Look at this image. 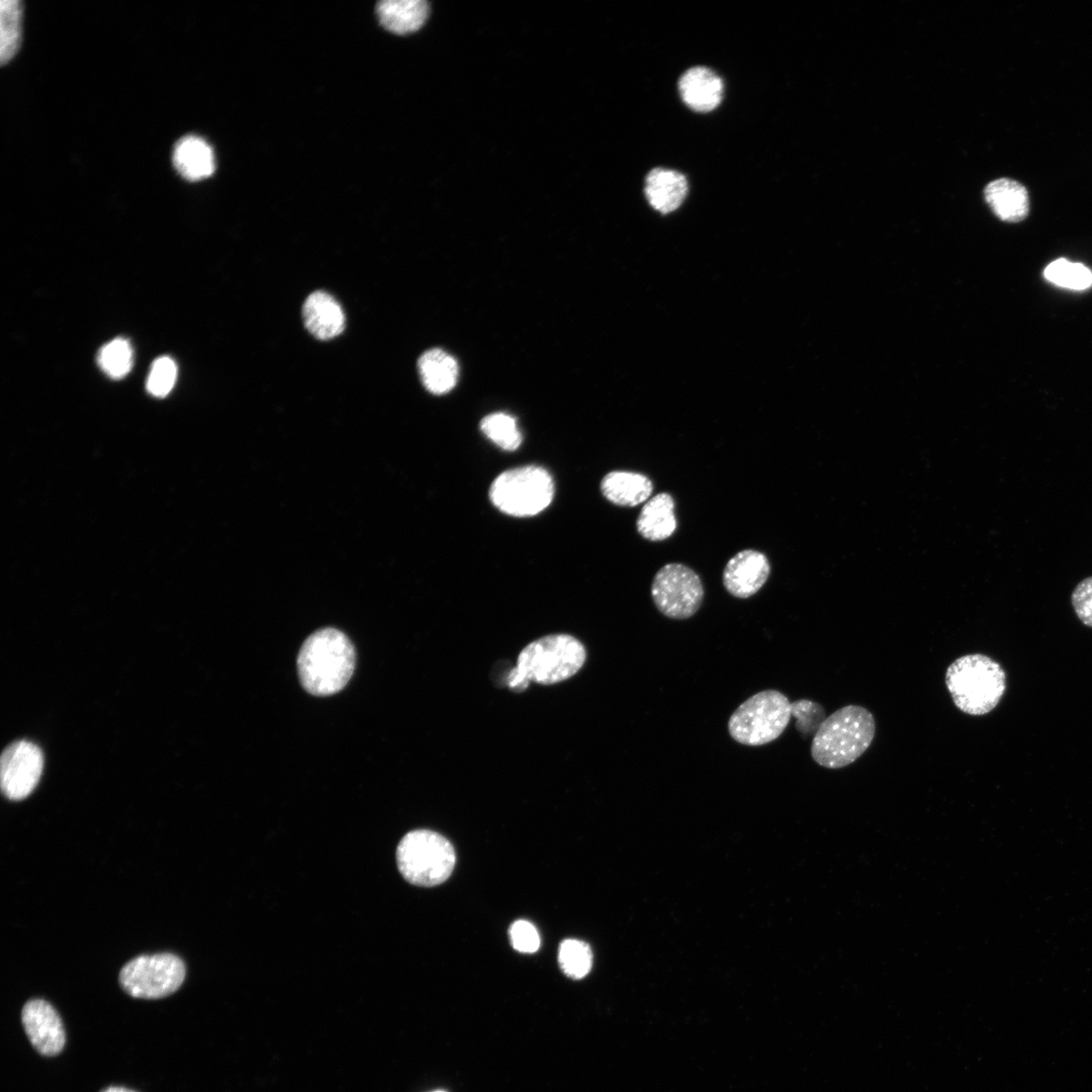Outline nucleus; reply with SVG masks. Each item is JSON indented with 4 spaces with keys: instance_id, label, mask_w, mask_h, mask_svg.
Returning <instances> with one entry per match:
<instances>
[{
    "instance_id": "nucleus-1",
    "label": "nucleus",
    "mask_w": 1092,
    "mask_h": 1092,
    "mask_svg": "<svg viewBox=\"0 0 1092 1092\" xmlns=\"http://www.w3.org/2000/svg\"><path fill=\"white\" fill-rule=\"evenodd\" d=\"M355 649L341 631L325 628L309 635L298 656L297 669L304 690L313 696H329L341 691L355 668Z\"/></svg>"
},
{
    "instance_id": "nucleus-2",
    "label": "nucleus",
    "mask_w": 1092,
    "mask_h": 1092,
    "mask_svg": "<svg viewBox=\"0 0 1092 1092\" xmlns=\"http://www.w3.org/2000/svg\"><path fill=\"white\" fill-rule=\"evenodd\" d=\"M585 658V649L576 638L567 634L544 636L520 652L507 678L508 687L522 692L530 681L553 685L565 680L582 667Z\"/></svg>"
},
{
    "instance_id": "nucleus-3",
    "label": "nucleus",
    "mask_w": 1092,
    "mask_h": 1092,
    "mask_svg": "<svg viewBox=\"0 0 1092 1092\" xmlns=\"http://www.w3.org/2000/svg\"><path fill=\"white\" fill-rule=\"evenodd\" d=\"M872 713L858 705L844 706L822 722L811 744L812 758L827 768L856 760L871 745L876 731Z\"/></svg>"
},
{
    "instance_id": "nucleus-4",
    "label": "nucleus",
    "mask_w": 1092,
    "mask_h": 1092,
    "mask_svg": "<svg viewBox=\"0 0 1092 1092\" xmlns=\"http://www.w3.org/2000/svg\"><path fill=\"white\" fill-rule=\"evenodd\" d=\"M945 685L953 704L962 712L981 716L991 712L1002 699L1006 674L1001 665L984 654H967L947 667Z\"/></svg>"
},
{
    "instance_id": "nucleus-5",
    "label": "nucleus",
    "mask_w": 1092,
    "mask_h": 1092,
    "mask_svg": "<svg viewBox=\"0 0 1092 1092\" xmlns=\"http://www.w3.org/2000/svg\"><path fill=\"white\" fill-rule=\"evenodd\" d=\"M396 862L402 877L420 887L445 882L453 872L456 854L450 841L428 829L406 833L396 848Z\"/></svg>"
},
{
    "instance_id": "nucleus-6",
    "label": "nucleus",
    "mask_w": 1092,
    "mask_h": 1092,
    "mask_svg": "<svg viewBox=\"0 0 1092 1092\" xmlns=\"http://www.w3.org/2000/svg\"><path fill=\"white\" fill-rule=\"evenodd\" d=\"M792 717V703L777 690L758 692L730 716L728 731L738 743L758 746L776 740Z\"/></svg>"
},
{
    "instance_id": "nucleus-7",
    "label": "nucleus",
    "mask_w": 1092,
    "mask_h": 1092,
    "mask_svg": "<svg viewBox=\"0 0 1092 1092\" xmlns=\"http://www.w3.org/2000/svg\"><path fill=\"white\" fill-rule=\"evenodd\" d=\"M551 475L542 467L530 465L507 470L489 489L492 504L515 517H530L546 509L553 497Z\"/></svg>"
},
{
    "instance_id": "nucleus-8",
    "label": "nucleus",
    "mask_w": 1092,
    "mask_h": 1092,
    "mask_svg": "<svg viewBox=\"0 0 1092 1092\" xmlns=\"http://www.w3.org/2000/svg\"><path fill=\"white\" fill-rule=\"evenodd\" d=\"M185 978V966L172 953L140 956L120 971L119 983L131 997L158 999L174 993Z\"/></svg>"
},
{
    "instance_id": "nucleus-9",
    "label": "nucleus",
    "mask_w": 1092,
    "mask_h": 1092,
    "mask_svg": "<svg viewBox=\"0 0 1092 1092\" xmlns=\"http://www.w3.org/2000/svg\"><path fill=\"white\" fill-rule=\"evenodd\" d=\"M651 597L661 614L682 620L700 609L704 587L700 576L692 568L680 563H668L654 575Z\"/></svg>"
},
{
    "instance_id": "nucleus-10",
    "label": "nucleus",
    "mask_w": 1092,
    "mask_h": 1092,
    "mask_svg": "<svg viewBox=\"0 0 1092 1092\" xmlns=\"http://www.w3.org/2000/svg\"><path fill=\"white\" fill-rule=\"evenodd\" d=\"M42 767L43 755L38 746L27 740L11 743L1 755L3 794L14 801L26 798L36 787Z\"/></svg>"
},
{
    "instance_id": "nucleus-11",
    "label": "nucleus",
    "mask_w": 1092,
    "mask_h": 1092,
    "mask_svg": "<svg viewBox=\"0 0 1092 1092\" xmlns=\"http://www.w3.org/2000/svg\"><path fill=\"white\" fill-rule=\"evenodd\" d=\"M25 1033L32 1046L43 1056H56L65 1045V1031L55 1008L44 1000L28 1001L21 1013Z\"/></svg>"
},
{
    "instance_id": "nucleus-12",
    "label": "nucleus",
    "mask_w": 1092,
    "mask_h": 1092,
    "mask_svg": "<svg viewBox=\"0 0 1092 1092\" xmlns=\"http://www.w3.org/2000/svg\"><path fill=\"white\" fill-rule=\"evenodd\" d=\"M770 565L767 557L753 549L736 553L727 562L722 575L726 590L739 599L756 594L768 578Z\"/></svg>"
},
{
    "instance_id": "nucleus-13",
    "label": "nucleus",
    "mask_w": 1092,
    "mask_h": 1092,
    "mask_svg": "<svg viewBox=\"0 0 1092 1092\" xmlns=\"http://www.w3.org/2000/svg\"><path fill=\"white\" fill-rule=\"evenodd\" d=\"M682 101L693 110L709 112L715 109L723 96L721 78L706 67H694L686 71L678 81Z\"/></svg>"
},
{
    "instance_id": "nucleus-14",
    "label": "nucleus",
    "mask_w": 1092,
    "mask_h": 1092,
    "mask_svg": "<svg viewBox=\"0 0 1092 1092\" xmlns=\"http://www.w3.org/2000/svg\"><path fill=\"white\" fill-rule=\"evenodd\" d=\"M302 318L307 331L316 339L330 340L345 328V314L339 302L325 291H314L302 305Z\"/></svg>"
},
{
    "instance_id": "nucleus-15",
    "label": "nucleus",
    "mask_w": 1092,
    "mask_h": 1092,
    "mask_svg": "<svg viewBox=\"0 0 1092 1092\" xmlns=\"http://www.w3.org/2000/svg\"><path fill=\"white\" fill-rule=\"evenodd\" d=\"M984 196L993 212L1004 221L1018 222L1028 214L1027 190L1015 180L1000 178L991 181L985 187Z\"/></svg>"
},
{
    "instance_id": "nucleus-16",
    "label": "nucleus",
    "mask_w": 1092,
    "mask_h": 1092,
    "mask_svg": "<svg viewBox=\"0 0 1092 1092\" xmlns=\"http://www.w3.org/2000/svg\"><path fill=\"white\" fill-rule=\"evenodd\" d=\"M644 192L649 204L666 214L678 208L685 200L688 181L677 171L655 168L646 176Z\"/></svg>"
},
{
    "instance_id": "nucleus-17",
    "label": "nucleus",
    "mask_w": 1092,
    "mask_h": 1092,
    "mask_svg": "<svg viewBox=\"0 0 1092 1092\" xmlns=\"http://www.w3.org/2000/svg\"><path fill=\"white\" fill-rule=\"evenodd\" d=\"M172 159L178 173L190 181L207 178L215 170L211 147L197 135H186L180 139L174 147Z\"/></svg>"
},
{
    "instance_id": "nucleus-18",
    "label": "nucleus",
    "mask_w": 1092,
    "mask_h": 1092,
    "mask_svg": "<svg viewBox=\"0 0 1092 1092\" xmlns=\"http://www.w3.org/2000/svg\"><path fill=\"white\" fill-rule=\"evenodd\" d=\"M638 533L649 541H663L676 529L674 500L667 492H659L646 502L636 521Z\"/></svg>"
},
{
    "instance_id": "nucleus-19",
    "label": "nucleus",
    "mask_w": 1092,
    "mask_h": 1092,
    "mask_svg": "<svg viewBox=\"0 0 1092 1092\" xmlns=\"http://www.w3.org/2000/svg\"><path fill=\"white\" fill-rule=\"evenodd\" d=\"M601 490L607 499L617 506L636 507L650 496L653 484L644 474L617 470L604 476Z\"/></svg>"
},
{
    "instance_id": "nucleus-20",
    "label": "nucleus",
    "mask_w": 1092,
    "mask_h": 1092,
    "mask_svg": "<svg viewBox=\"0 0 1092 1092\" xmlns=\"http://www.w3.org/2000/svg\"><path fill=\"white\" fill-rule=\"evenodd\" d=\"M376 12L387 30L406 34L417 31L426 22L429 4L424 0H385L378 3Z\"/></svg>"
},
{
    "instance_id": "nucleus-21",
    "label": "nucleus",
    "mask_w": 1092,
    "mask_h": 1092,
    "mask_svg": "<svg viewBox=\"0 0 1092 1092\" xmlns=\"http://www.w3.org/2000/svg\"><path fill=\"white\" fill-rule=\"evenodd\" d=\"M418 367L424 386L434 394L447 393L457 382L458 364L442 349L435 348L423 353Z\"/></svg>"
},
{
    "instance_id": "nucleus-22",
    "label": "nucleus",
    "mask_w": 1092,
    "mask_h": 1092,
    "mask_svg": "<svg viewBox=\"0 0 1092 1092\" xmlns=\"http://www.w3.org/2000/svg\"><path fill=\"white\" fill-rule=\"evenodd\" d=\"M22 3L19 0L0 2V61L9 62L21 42Z\"/></svg>"
},
{
    "instance_id": "nucleus-23",
    "label": "nucleus",
    "mask_w": 1092,
    "mask_h": 1092,
    "mask_svg": "<svg viewBox=\"0 0 1092 1092\" xmlns=\"http://www.w3.org/2000/svg\"><path fill=\"white\" fill-rule=\"evenodd\" d=\"M482 433L496 446L506 451L516 450L522 443V434L516 419L505 413H493L480 422Z\"/></svg>"
},
{
    "instance_id": "nucleus-24",
    "label": "nucleus",
    "mask_w": 1092,
    "mask_h": 1092,
    "mask_svg": "<svg viewBox=\"0 0 1092 1092\" xmlns=\"http://www.w3.org/2000/svg\"><path fill=\"white\" fill-rule=\"evenodd\" d=\"M1044 278L1064 288L1084 290L1092 285V272L1081 263L1070 262L1064 258L1049 264L1043 271Z\"/></svg>"
},
{
    "instance_id": "nucleus-25",
    "label": "nucleus",
    "mask_w": 1092,
    "mask_h": 1092,
    "mask_svg": "<svg viewBox=\"0 0 1092 1092\" xmlns=\"http://www.w3.org/2000/svg\"><path fill=\"white\" fill-rule=\"evenodd\" d=\"M132 358V349L129 342L117 338L100 349L97 361L106 375L112 379H120L130 371Z\"/></svg>"
},
{
    "instance_id": "nucleus-26",
    "label": "nucleus",
    "mask_w": 1092,
    "mask_h": 1092,
    "mask_svg": "<svg viewBox=\"0 0 1092 1092\" xmlns=\"http://www.w3.org/2000/svg\"><path fill=\"white\" fill-rule=\"evenodd\" d=\"M558 963L563 973L572 979H581L590 971L593 952L587 943L578 939H565L558 951Z\"/></svg>"
},
{
    "instance_id": "nucleus-27",
    "label": "nucleus",
    "mask_w": 1092,
    "mask_h": 1092,
    "mask_svg": "<svg viewBox=\"0 0 1092 1092\" xmlns=\"http://www.w3.org/2000/svg\"><path fill=\"white\" fill-rule=\"evenodd\" d=\"M177 377L176 363L170 357H159L152 364L148 380V391L157 397L166 396L173 388Z\"/></svg>"
},
{
    "instance_id": "nucleus-28",
    "label": "nucleus",
    "mask_w": 1092,
    "mask_h": 1092,
    "mask_svg": "<svg viewBox=\"0 0 1092 1092\" xmlns=\"http://www.w3.org/2000/svg\"><path fill=\"white\" fill-rule=\"evenodd\" d=\"M823 714L822 707L812 701L798 700L792 703V716L797 719L796 728L802 734L816 733L825 720Z\"/></svg>"
},
{
    "instance_id": "nucleus-29",
    "label": "nucleus",
    "mask_w": 1092,
    "mask_h": 1092,
    "mask_svg": "<svg viewBox=\"0 0 1092 1092\" xmlns=\"http://www.w3.org/2000/svg\"><path fill=\"white\" fill-rule=\"evenodd\" d=\"M510 938L513 947L525 953H532L540 946V936L536 927L526 920H517L510 927Z\"/></svg>"
},
{
    "instance_id": "nucleus-30",
    "label": "nucleus",
    "mask_w": 1092,
    "mask_h": 1092,
    "mask_svg": "<svg viewBox=\"0 0 1092 1092\" xmlns=\"http://www.w3.org/2000/svg\"><path fill=\"white\" fill-rule=\"evenodd\" d=\"M1072 606L1080 621L1092 627V576L1085 578L1075 587Z\"/></svg>"
},
{
    "instance_id": "nucleus-31",
    "label": "nucleus",
    "mask_w": 1092,
    "mask_h": 1092,
    "mask_svg": "<svg viewBox=\"0 0 1092 1092\" xmlns=\"http://www.w3.org/2000/svg\"><path fill=\"white\" fill-rule=\"evenodd\" d=\"M101 1092H134V1091L129 1090V1089L124 1088V1087L110 1086V1087L102 1090Z\"/></svg>"
},
{
    "instance_id": "nucleus-32",
    "label": "nucleus",
    "mask_w": 1092,
    "mask_h": 1092,
    "mask_svg": "<svg viewBox=\"0 0 1092 1092\" xmlns=\"http://www.w3.org/2000/svg\"><path fill=\"white\" fill-rule=\"evenodd\" d=\"M435 1092H444V1091H435Z\"/></svg>"
}]
</instances>
